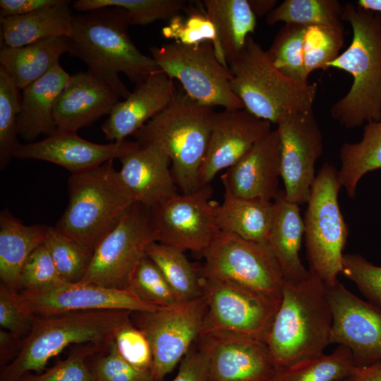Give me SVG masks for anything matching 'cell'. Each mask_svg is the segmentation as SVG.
Wrapping results in <instances>:
<instances>
[{"instance_id": "cell-23", "label": "cell", "mask_w": 381, "mask_h": 381, "mask_svg": "<svg viewBox=\"0 0 381 381\" xmlns=\"http://www.w3.org/2000/svg\"><path fill=\"white\" fill-rule=\"evenodd\" d=\"M118 92L92 71H80L70 80L54 106L58 128L77 132L104 115H109L120 101Z\"/></svg>"}, {"instance_id": "cell-50", "label": "cell", "mask_w": 381, "mask_h": 381, "mask_svg": "<svg viewBox=\"0 0 381 381\" xmlns=\"http://www.w3.org/2000/svg\"><path fill=\"white\" fill-rule=\"evenodd\" d=\"M23 338L7 330H0V365L1 368L10 363L18 354Z\"/></svg>"}, {"instance_id": "cell-14", "label": "cell", "mask_w": 381, "mask_h": 381, "mask_svg": "<svg viewBox=\"0 0 381 381\" xmlns=\"http://www.w3.org/2000/svg\"><path fill=\"white\" fill-rule=\"evenodd\" d=\"M210 185L177 193L149 209L156 241L203 255L220 231Z\"/></svg>"}, {"instance_id": "cell-11", "label": "cell", "mask_w": 381, "mask_h": 381, "mask_svg": "<svg viewBox=\"0 0 381 381\" xmlns=\"http://www.w3.org/2000/svg\"><path fill=\"white\" fill-rule=\"evenodd\" d=\"M155 241L149 209L135 202L96 245L82 282L126 289L132 272Z\"/></svg>"}, {"instance_id": "cell-31", "label": "cell", "mask_w": 381, "mask_h": 381, "mask_svg": "<svg viewBox=\"0 0 381 381\" xmlns=\"http://www.w3.org/2000/svg\"><path fill=\"white\" fill-rule=\"evenodd\" d=\"M66 52H68L66 37L40 40L20 47H1L0 66L23 90L59 64L61 56Z\"/></svg>"}, {"instance_id": "cell-41", "label": "cell", "mask_w": 381, "mask_h": 381, "mask_svg": "<svg viewBox=\"0 0 381 381\" xmlns=\"http://www.w3.org/2000/svg\"><path fill=\"white\" fill-rule=\"evenodd\" d=\"M126 289L143 301L160 307L181 303L160 270L147 255L134 269Z\"/></svg>"}, {"instance_id": "cell-42", "label": "cell", "mask_w": 381, "mask_h": 381, "mask_svg": "<svg viewBox=\"0 0 381 381\" xmlns=\"http://www.w3.org/2000/svg\"><path fill=\"white\" fill-rule=\"evenodd\" d=\"M98 353L90 367L92 381H155L151 372L138 369L124 360L114 340Z\"/></svg>"}, {"instance_id": "cell-3", "label": "cell", "mask_w": 381, "mask_h": 381, "mask_svg": "<svg viewBox=\"0 0 381 381\" xmlns=\"http://www.w3.org/2000/svg\"><path fill=\"white\" fill-rule=\"evenodd\" d=\"M342 20L352 28L347 49L327 64L350 73L349 92L331 107V115L346 128L381 119V13L356 4L343 6Z\"/></svg>"}, {"instance_id": "cell-17", "label": "cell", "mask_w": 381, "mask_h": 381, "mask_svg": "<svg viewBox=\"0 0 381 381\" xmlns=\"http://www.w3.org/2000/svg\"><path fill=\"white\" fill-rule=\"evenodd\" d=\"M332 315L330 344L347 348L355 365L381 361V308L353 294L339 280L326 286Z\"/></svg>"}, {"instance_id": "cell-8", "label": "cell", "mask_w": 381, "mask_h": 381, "mask_svg": "<svg viewBox=\"0 0 381 381\" xmlns=\"http://www.w3.org/2000/svg\"><path fill=\"white\" fill-rule=\"evenodd\" d=\"M338 170L325 163L311 187L303 218L304 238L309 272L326 286L341 274L349 228L339 204L341 188Z\"/></svg>"}, {"instance_id": "cell-37", "label": "cell", "mask_w": 381, "mask_h": 381, "mask_svg": "<svg viewBox=\"0 0 381 381\" xmlns=\"http://www.w3.org/2000/svg\"><path fill=\"white\" fill-rule=\"evenodd\" d=\"M184 0H78L73 7L87 12L105 7L125 9L131 25H147L158 20H170L187 6Z\"/></svg>"}, {"instance_id": "cell-46", "label": "cell", "mask_w": 381, "mask_h": 381, "mask_svg": "<svg viewBox=\"0 0 381 381\" xmlns=\"http://www.w3.org/2000/svg\"><path fill=\"white\" fill-rule=\"evenodd\" d=\"M114 341L119 353L128 363L138 369L152 371L153 356L149 341L134 325L131 317L118 328Z\"/></svg>"}, {"instance_id": "cell-6", "label": "cell", "mask_w": 381, "mask_h": 381, "mask_svg": "<svg viewBox=\"0 0 381 381\" xmlns=\"http://www.w3.org/2000/svg\"><path fill=\"white\" fill-rule=\"evenodd\" d=\"M228 68L231 90L245 109L260 119L277 124L287 115L313 109L317 83L284 75L252 35Z\"/></svg>"}, {"instance_id": "cell-49", "label": "cell", "mask_w": 381, "mask_h": 381, "mask_svg": "<svg viewBox=\"0 0 381 381\" xmlns=\"http://www.w3.org/2000/svg\"><path fill=\"white\" fill-rule=\"evenodd\" d=\"M62 0H1L0 16L7 18L28 14L55 6Z\"/></svg>"}, {"instance_id": "cell-33", "label": "cell", "mask_w": 381, "mask_h": 381, "mask_svg": "<svg viewBox=\"0 0 381 381\" xmlns=\"http://www.w3.org/2000/svg\"><path fill=\"white\" fill-rule=\"evenodd\" d=\"M339 159V183L348 196L353 198L361 179L366 174L381 169V119L365 124L359 142L344 143Z\"/></svg>"}, {"instance_id": "cell-51", "label": "cell", "mask_w": 381, "mask_h": 381, "mask_svg": "<svg viewBox=\"0 0 381 381\" xmlns=\"http://www.w3.org/2000/svg\"><path fill=\"white\" fill-rule=\"evenodd\" d=\"M344 381H381V361L367 365H354Z\"/></svg>"}, {"instance_id": "cell-15", "label": "cell", "mask_w": 381, "mask_h": 381, "mask_svg": "<svg viewBox=\"0 0 381 381\" xmlns=\"http://www.w3.org/2000/svg\"><path fill=\"white\" fill-rule=\"evenodd\" d=\"M344 42L343 27L284 24L267 52L284 75L306 83L311 72L327 68L339 55Z\"/></svg>"}, {"instance_id": "cell-21", "label": "cell", "mask_w": 381, "mask_h": 381, "mask_svg": "<svg viewBox=\"0 0 381 381\" xmlns=\"http://www.w3.org/2000/svg\"><path fill=\"white\" fill-rule=\"evenodd\" d=\"M135 143V140H125L98 144L82 138L77 132L57 128L43 140L20 144L13 157L51 162L75 174L119 159Z\"/></svg>"}, {"instance_id": "cell-32", "label": "cell", "mask_w": 381, "mask_h": 381, "mask_svg": "<svg viewBox=\"0 0 381 381\" xmlns=\"http://www.w3.org/2000/svg\"><path fill=\"white\" fill-rule=\"evenodd\" d=\"M203 5L215 27L219 50L228 66L254 32L256 16L248 0H205Z\"/></svg>"}, {"instance_id": "cell-39", "label": "cell", "mask_w": 381, "mask_h": 381, "mask_svg": "<svg viewBox=\"0 0 381 381\" xmlns=\"http://www.w3.org/2000/svg\"><path fill=\"white\" fill-rule=\"evenodd\" d=\"M186 16L179 14L169 20V24L163 28L162 35L167 39L186 45H196L205 42L213 44L219 61L228 67L221 54L215 27L205 9L203 3H196L195 6L183 10Z\"/></svg>"}, {"instance_id": "cell-45", "label": "cell", "mask_w": 381, "mask_h": 381, "mask_svg": "<svg viewBox=\"0 0 381 381\" xmlns=\"http://www.w3.org/2000/svg\"><path fill=\"white\" fill-rule=\"evenodd\" d=\"M66 282L46 246L37 247L25 262L20 276L19 291L45 289Z\"/></svg>"}, {"instance_id": "cell-2", "label": "cell", "mask_w": 381, "mask_h": 381, "mask_svg": "<svg viewBox=\"0 0 381 381\" xmlns=\"http://www.w3.org/2000/svg\"><path fill=\"white\" fill-rule=\"evenodd\" d=\"M332 325L321 279L310 273L301 281H284L279 307L265 339L276 373L324 354L330 344Z\"/></svg>"}, {"instance_id": "cell-22", "label": "cell", "mask_w": 381, "mask_h": 381, "mask_svg": "<svg viewBox=\"0 0 381 381\" xmlns=\"http://www.w3.org/2000/svg\"><path fill=\"white\" fill-rule=\"evenodd\" d=\"M280 140L276 129L257 142L221 175L224 187L236 196L272 202L279 192Z\"/></svg>"}, {"instance_id": "cell-7", "label": "cell", "mask_w": 381, "mask_h": 381, "mask_svg": "<svg viewBox=\"0 0 381 381\" xmlns=\"http://www.w3.org/2000/svg\"><path fill=\"white\" fill-rule=\"evenodd\" d=\"M113 161L71 174L68 204L54 226L93 250L136 202Z\"/></svg>"}, {"instance_id": "cell-18", "label": "cell", "mask_w": 381, "mask_h": 381, "mask_svg": "<svg viewBox=\"0 0 381 381\" xmlns=\"http://www.w3.org/2000/svg\"><path fill=\"white\" fill-rule=\"evenodd\" d=\"M22 301L35 317L73 311L125 310L153 311L164 307L143 301L128 289H113L96 284L63 282L45 289L20 291Z\"/></svg>"}, {"instance_id": "cell-28", "label": "cell", "mask_w": 381, "mask_h": 381, "mask_svg": "<svg viewBox=\"0 0 381 381\" xmlns=\"http://www.w3.org/2000/svg\"><path fill=\"white\" fill-rule=\"evenodd\" d=\"M48 226L25 225L8 210L0 214V279L9 289L19 291L22 269L32 253L43 244Z\"/></svg>"}, {"instance_id": "cell-48", "label": "cell", "mask_w": 381, "mask_h": 381, "mask_svg": "<svg viewBox=\"0 0 381 381\" xmlns=\"http://www.w3.org/2000/svg\"><path fill=\"white\" fill-rule=\"evenodd\" d=\"M172 381H209V356L198 338L180 362L177 375Z\"/></svg>"}, {"instance_id": "cell-29", "label": "cell", "mask_w": 381, "mask_h": 381, "mask_svg": "<svg viewBox=\"0 0 381 381\" xmlns=\"http://www.w3.org/2000/svg\"><path fill=\"white\" fill-rule=\"evenodd\" d=\"M224 188L222 202L215 207L219 231L267 244L274 214V202L238 197Z\"/></svg>"}, {"instance_id": "cell-47", "label": "cell", "mask_w": 381, "mask_h": 381, "mask_svg": "<svg viewBox=\"0 0 381 381\" xmlns=\"http://www.w3.org/2000/svg\"><path fill=\"white\" fill-rule=\"evenodd\" d=\"M35 316L21 300L20 292L0 284V326L24 338L30 331Z\"/></svg>"}, {"instance_id": "cell-10", "label": "cell", "mask_w": 381, "mask_h": 381, "mask_svg": "<svg viewBox=\"0 0 381 381\" xmlns=\"http://www.w3.org/2000/svg\"><path fill=\"white\" fill-rule=\"evenodd\" d=\"M202 256V276L281 300L284 279L267 244L219 231Z\"/></svg>"}, {"instance_id": "cell-36", "label": "cell", "mask_w": 381, "mask_h": 381, "mask_svg": "<svg viewBox=\"0 0 381 381\" xmlns=\"http://www.w3.org/2000/svg\"><path fill=\"white\" fill-rule=\"evenodd\" d=\"M342 13L337 0H285L266 16V22L343 27Z\"/></svg>"}, {"instance_id": "cell-12", "label": "cell", "mask_w": 381, "mask_h": 381, "mask_svg": "<svg viewBox=\"0 0 381 381\" xmlns=\"http://www.w3.org/2000/svg\"><path fill=\"white\" fill-rule=\"evenodd\" d=\"M207 309L203 294L171 307L132 312L133 322L145 334L152 349L155 381H163L200 337Z\"/></svg>"}, {"instance_id": "cell-1", "label": "cell", "mask_w": 381, "mask_h": 381, "mask_svg": "<svg viewBox=\"0 0 381 381\" xmlns=\"http://www.w3.org/2000/svg\"><path fill=\"white\" fill-rule=\"evenodd\" d=\"M127 11L105 7L73 16L68 52L86 64L88 70L102 78L122 99L130 94L119 73L135 85L160 71L152 56L142 53L131 38Z\"/></svg>"}, {"instance_id": "cell-25", "label": "cell", "mask_w": 381, "mask_h": 381, "mask_svg": "<svg viewBox=\"0 0 381 381\" xmlns=\"http://www.w3.org/2000/svg\"><path fill=\"white\" fill-rule=\"evenodd\" d=\"M176 90L173 79L159 71L135 85L114 107L101 128L107 140L122 142L164 109Z\"/></svg>"}, {"instance_id": "cell-44", "label": "cell", "mask_w": 381, "mask_h": 381, "mask_svg": "<svg viewBox=\"0 0 381 381\" xmlns=\"http://www.w3.org/2000/svg\"><path fill=\"white\" fill-rule=\"evenodd\" d=\"M341 274L351 281L371 303L381 308V266L360 254H344Z\"/></svg>"}, {"instance_id": "cell-19", "label": "cell", "mask_w": 381, "mask_h": 381, "mask_svg": "<svg viewBox=\"0 0 381 381\" xmlns=\"http://www.w3.org/2000/svg\"><path fill=\"white\" fill-rule=\"evenodd\" d=\"M271 124L245 108L214 111L208 146L200 169L201 186L210 185L219 171L236 164L272 130Z\"/></svg>"}, {"instance_id": "cell-52", "label": "cell", "mask_w": 381, "mask_h": 381, "mask_svg": "<svg viewBox=\"0 0 381 381\" xmlns=\"http://www.w3.org/2000/svg\"><path fill=\"white\" fill-rule=\"evenodd\" d=\"M254 14L262 17L267 16L277 6L275 0H248Z\"/></svg>"}, {"instance_id": "cell-5", "label": "cell", "mask_w": 381, "mask_h": 381, "mask_svg": "<svg viewBox=\"0 0 381 381\" xmlns=\"http://www.w3.org/2000/svg\"><path fill=\"white\" fill-rule=\"evenodd\" d=\"M131 313L125 310H99L35 317L18 354L1 368L0 381H19L31 371L43 370L52 358L72 344L107 346Z\"/></svg>"}, {"instance_id": "cell-53", "label": "cell", "mask_w": 381, "mask_h": 381, "mask_svg": "<svg viewBox=\"0 0 381 381\" xmlns=\"http://www.w3.org/2000/svg\"><path fill=\"white\" fill-rule=\"evenodd\" d=\"M356 4L365 11L381 13V0H358Z\"/></svg>"}, {"instance_id": "cell-27", "label": "cell", "mask_w": 381, "mask_h": 381, "mask_svg": "<svg viewBox=\"0 0 381 381\" xmlns=\"http://www.w3.org/2000/svg\"><path fill=\"white\" fill-rule=\"evenodd\" d=\"M70 78L59 64L23 90L18 130L23 140L32 143L40 135L56 131L54 106Z\"/></svg>"}, {"instance_id": "cell-38", "label": "cell", "mask_w": 381, "mask_h": 381, "mask_svg": "<svg viewBox=\"0 0 381 381\" xmlns=\"http://www.w3.org/2000/svg\"><path fill=\"white\" fill-rule=\"evenodd\" d=\"M44 244L66 282L83 279L92 258V249L51 226Z\"/></svg>"}, {"instance_id": "cell-30", "label": "cell", "mask_w": 381, "mask_h": 381, "mask_svg": "<svg viewBox=\"0 0 381 381\" xmlns=\"http://www.w3.org/2000/svg\"><path fill=\"white\" fill-rule=\"evenodd\" d=\"M70 1L28 14L0 18L3 47H20L40 40L70 35L73 15Z\"/></svg>"}, {"instance_id": "cell-35", "label": "cell", "mask_w": 381, "mask_h": 381, "mask_svg": "<svg viewBox=\"0 0 381 381\" xmlns=\"http://www.w3.org/2000/svg\"><path fill=\"white\" fill-rule=\"evenodd\" d=\"M354 365L350 351L338 346L329 354L302 361L277 371L273 381H343Z\"/></svg>"}, {"instance_id": "cell-43", "label": "cell", "mask_w": 381, "mask_h": 381, "mask_svg": "<svg viewBox=\"0 0 381 381\" xmlns=\"http://www.w3.org/2000/svg\"><path fill=\"white\" fill-rule=\"evenodd\" d=\"M104 347L85 344L80 349L74 351L46 372L40 375L27 373L19 381H92L86 360L88 356L96 354Z\"/></svg>"}, {"instance_id": "cell-40", "label": "cell", "mask_w": 381, "mask_h": 381, "mask_svg": "<svg viewBox=\"0 0 381 381\" xmlns=\"http://www.w3.org/2000/svg\"><path fill=\"white\" fill-rule=\"evenodd\" d=\"M20 89L0 66V168L5 169L20 144L18 140V116L21 110Z\"/></svg>"}, {"instance_id": "cell-16", "label": "cell", "mask_w": 381, "mask_h": 381, "mask_svg": "<svg viewBox=\"0 0 381 381\" xmlns=\"http://www.w3.org/2000/svg\"><path fill=\"white\" fill-rule=\"evenodd\" d=\"M280 140L281 178L286 200L306 203L323 151L322 133L313 109L286 116L277 124Z\"/></svg>"}, {"instance_id": "cell-20", "label": "cell", "mask_w": 381, "mask_h": 381, "mask_svg": "<svg viewBox=\"0 0 381 381\" xmlns=\"http://www.w3.org/2000/svg\"><path fill=\"white\" fill-rule=\"evenodd\" d=\"M209 356V381H273L276 370L264 341L229 334L199 337Z\"/></svg>"}, {"instance_id": "cell-34", "label": "cell", "mask_w": 381, "mask_h": 381, "mask_svg": "<svg viewBox=\"0 0 381 381\" xmlns=\"http://www.w3.org/2000/svg\"><path fill=\"white\" fill-rule=\"evenodd\" d=\"M146 254L160 270L180 302L204 294L200 267L192 264L183 251L155 241L149 245Z\"/></svg>"}, {"instance_id": "cell-26", "label": "cell", "mask_w": 381, "mask_h": 381, "mask_svg": "<svg viewBox=\"0 0 381 381\" xmlns=\"http://www.w3.org/2000/svg\"><path fill=\"white\" fill-rule=\"evenodd\" d=\"M273 202L274 214L267 245L284 281L305 279L310 273L299 256L304 236V223L299 205L286 200L284 190H281Z\"/></svg>"}, {"instance_id": "cell-4", "label": "cell", "mask_w": 381, "mask_h": 381, "mask_svg": "<svg viewBox=\"0 0 381 381\" xmlns=\"http://www.w3.org/2000/svg\"><path fill=\"white\" fill-rule=\"evenodd\" d=\"M214 107L176 90L170 104L132 136L160 148L170 159L181 193L201 188L200 169L208 146Z\"/></svg>"}, {"instance_id": "cell-9", "label": "cell", "mask_w": 381, "mask_h": 381, "mask_svg": "<svg viewBox=\"0 0 381 381\" xmlns=\"http://www.w3.org/2000/svg\"><path fill=\"white\" fill-rule=\"evenodd\" d=\"M150 52L160 71L179 80L197 102L224 109L245 108L231 90L230 71L218 59L212 42L186 45L174 42L152 47Z\"/></svg>"}, {"instance_id": "cell-13", "label": "cell", "mask_w": 381, "mask_h": 381, "mask_svg": "<svg viewBox=\"0 0 381 381\" xmlns=\"http://www.w3.org/2000/svg\"><path fill=\"white\" fill-rule=\"evenodd\" d=\"M202 287L207 309L200 336L229 333L265 341L281 300L204 276Z\"/></svg>"}, {"instance_id": "cell-24", "label": "cell", "mask_w": 381, "mask_h": 381, "mask_svg": "<svg viewBox=\"0 0 381 381\" xmlns=\"http://www.w3.org/2000/svg\"><path fill=\"white\" fill-rule=\"evenodd\" d=\"M119 159L120 178L136 202L150 209L178 193L170 159L157 146L136 141Z\"/></svg>"}]
</instances>
